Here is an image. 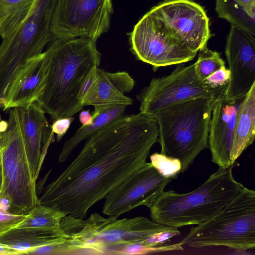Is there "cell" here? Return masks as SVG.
<instances>
[{
	"label": "cell",
	"instance_id": "16",
	"mask_svg": "<svg viewBox=\"0 0 255 255\" xmlns=\"http://www.w3.org/2000/svg\"><path fill=\"white\" fill-rule=\"evenodd\" d=\"M224 91L218 97L212 111L208 144L212 161L219 167L228 168L233 166L231 161V152L236 115L239 104L238 101L227 100Z\"/></svg>",
	"mask_w": 255,
	"mask_h": 255
},
{
	"label": "cell",
	"instance_id": "25",
	"mask_svg": "<svg viewBox=\"0 0 255 255\" xmlns=\"http://www.w3.org/2000/svg\"><path fill=\"white\" fill-rule=\"evenodd\" d=\"M150 160L154 168L164 177L174 179L181 172V163L177 158L156 152L150 156Z\"/></svg>",
	"mask_w": 255,
	"mask_h": 255
},
{
	"label": "cell",
	"instance_id": "10",
	"mask_svg": "<svg viewBox=\"0 0 255 255\" xmlns=\"http://www.w3.org/2000/svg\"><path fill=\"white\" fill-rule=\"evenodd\" d=\"M112 0H58L51 26L54 40L87 38L96 42L110 27Z\"/></svg>",
	"mask_w": 255,
	"mask_h": 255
},
{
	"label": "cell",
	"instance_id": "15",
	"mask_svg": "<svg viewBox=\"0 0 255 255\" xmlns=\"http://www.w3.org/2000/svg\"><path fill=\"white\" fill-rule=\"evenodd\" d=\"M47 67L45 51L28 59L9 84L2 110L23 107L36 102L44 88Z\"/></svg>",
	"mask_w": 255,
	"mask_h": 255
},
{
	"label": "cell",
	"instance_id": "26",
	"mask_svg": "<svg viewBox=\"0 0 255 255\" xmlns=\"http://www.w3.org/2000/svg\"><path fill=\"white\" fill-rule=\"evenodd\" d=\"M25 255H71L68 238L63 242L42 246L28 251Z\"/></svg>",
	"mask_w": 255,
	"mask_h": 255
},
{
	"label": "cell",
	"instance_id": "12",
	"mask_svg": "<svg viewBox=\"0 0 255 255\" xmlns=\"http://www.w3.org/2000/svg\"><path fill=\"white\" fill-rule=\"evenodd\" d=\"M225 52L230 78L224 94L227 100L238 101L255 84V35L231 25Z\"/></svg>",
	"mask_w": 255,
	"mask_h": 255
},
{
	"label": "cell",
	"instance_id": "19",
	"mask_svg": "<svg viewBox=\"0 0 255 255\" xmlns=\"http://www.w3.org/2000/svg\"><path fill=\"white\" fill-rule=\"evenodd\" d=\"M66 239L36 229L15 228L1 236L0 243L25 255L29 250L58 243Z\"/></svg>",
	"mask_w": 255,
	"mask_h": 255
},
{
	"label": "cell",
	"instance_id": "2",
	"mask_svg": "<svg viewBox=\"0 0 255 255\" xmlns=\"http://www.w3.org/2000/svg\"><path fill=\"white\" fill-rule=\"evenodd\" d=\"M45 52V86L36 103L53 121L72 117L84 107L80 88L91 69L100 65L101 54L95 41L82 37L54 40Z\"/></svg>",
	"mask_w": 255,
	"mask_h": 255
},
{
	"label": "cell",
	"instance_id": "18",
	"mask_svg": "<svg viewBox=\"0 0 255 255\" xmlns=\"http://www.w3.org/2000/svg\"><path fill=\"white\" fill-rule=\"evenodd\" d=\"M255 136V84L240 103L236 115L231 152L233 165L254 142Z\"/></svg>",
	"mask_w": 255,
	"mask_h": 255
},
{
	"label": "cell",
	"instance_id": "1",
	"mask_svg": "<svg viewBox=\"0 0 255 255\" xmlns=\"http://www.w3.org/2000/svg\"><path fill=\"white\" fill-rule=\"evenodd\" d=\"M158 133L155 119L140 112L113 120L87 139L44 187L39 203L84 219L94 205L146 162Z\"/></svg>",
	"mask_w": 255,
	"mask_h": 255
},
{
	"label": "cell",
	"instance_id": "27",
	"mask_svg": "<svg viewBox=\"0 0 255 255\" xmlns=\"http://www.w3.org/2000/svg\"><path fill=\"white\" fill-rule=\"evenodd\" d=\"M180 234L178 228L174 227L170 230L159 232L149 236L143 241V244L152 246L164 245L169 242L171 238Z\"/></svg>",
	"mask_w": 255,
	"mask_h": 255
},
{
	"label": "cell",
	"instance_id": "33",
	"mask_svg": "<svg viewBox=\"0 0 255 255\" xmlns=\"http://www.w3.org/2000/svg\"><path fill=\"white\" fill-rule=\"evenodd\" d=\"M79 119L83 126L90 125L93 121L92 115L89 110H82L79 114Z\"/></svg>",
	"mask_w": 255,
	"mask_h": 255
},
{
	"label": "cell",
	"instance_id": "6",
	"mask_svg": "<svg viewBox=\"0 0 255 255\" xmlns=\"http://www.w3.org/2000/svg\"><path fill=\"white\" fill-rule=\"evenodd\" d=\"M134 27L189 54L207 48L211 36L205 10L193 0H164L152 7Z\"/></svg>",
	"mask_w": 255,
	"mask_h": 255
},
{
	"label": "cell",
	"instance_id": "21",
	"mask_svg": "<svg viewBox=\"0 0 255 255\" xmlns=\"http://www.w3.org/2000/svg\"><path fill=\"white\" fill-rule=\"evenodd\" d=\"M66 215L65 213L55 206L38 203L13 229H36L65 237L61 228V222Z\"/></svg>",
	"mask_w": 255,
	"mask_h": 255
},
{
	"label": "cell",
	"instance_id": "9",
	"mask_svg": "<svg viewBox=\"0 0 255 255\" xmlns=\"http://www.w3.org/2000/svg\"><path fill=\"white\" fill-rule=\"evenodd\" d=\"M226 87H211L197 76L194 63H181L169 75L152 78L136 97L140 113L152 117L161 110L186 101L220 95Z\"/></svg>",
	"mask_w": 255,
	"mask_h": 255
},
{
	"label": "cell",
	"instance_id": "5",
	"mask_svg": "<svg viewBox=\"0 0 255 255\" xmlns=\"http://www.w3.org/2000/svg\"><path fill=\"white\" fill-rule=\"evenodd\" d=\"M220 95L186 101L161 110L152 117L158 126L160 153L179 160L181 173L208 146L212 111Z\"/></svg>",
	"mask_w": 255,
	"mask_h": 255
},
{
	"label": "cell",
	"instance_id": "30",
	"mask_svg": "<svg viewBox=\"0 0 255 255\" xmlns=\"http://www.w3.org/2000/svg\"><path fill=\"white\" fill-rule=\"evenodd\" d=\"M74 120L72 117L61 118L54 120L51 125L52 131L56 135V141L59 142L67 132Z\"/></svg>",
	"mask_w": 255,
	"mask_h": 255
},
{
	"label": "cell",
	"instance_id": "24",
	"mask_svg": "<svg viewBox=\"0 0 255 255\" xmlns=\"http://www.w3.org/2000/svg\"><path fill=\"white\" fill-rule=\"evenodd\" d=\"M194 64L195 72L199 79L205 81L208 77L222 67L225 62L219 53L207 48L200 50Z\"/></svg>",
	"mask_w": 255,
	"mask_h": 255
},
{
	"label": "cell",
	"instance_id": "23",
	"mask_svg": "<svg viewBox=\"0 0 255 255\" xmlns=\"http://www.w3.org/2000/svg\"><path fill=\"white\" fill-rule=\"evenodd\" d=\"M219 17L255 36V18L250 16L234 0H216Z\"/></svg>",
	"mask_w": 255,
	"mask_h": 255
},
{
	"label": "cell",
	"instance_id": "34",
	"mask_svg": "<svg viewBox=\"0 0 255 255\" xmlns=\"http://www.w3.org/2000/svg\"><path fill=\"white\" fill-rule=\"evenodd\" d=\"M18 251L0 243V255H21Z\"/></svg>",
	"mask_w": 255,
	"mask_h": 255
},
{
	"label": "cell",
	"instance_id": "11",
	"mask_svg": "<svg viewBox=\"0 0 255 255\" xmlns=\"http://www.w3.org/2000/svg\"><path fill=\"white\" fill-rule=\"evenodd\" d=\"M172 180L146 162L105 198L102 212L118 217L140 206L149 208Z\"/></svg>",
	"mask_w": 255,
	"mask_h": 255
},
{
	"label": "cell",
	"instance_id": "3",
	"mask_svg": "<svg viewBox=\"0 0 255 255\" xmlns=\"http://www.w3.org/2000/svg\"><path fill=\"white\" fill-rule=\"evenodd\" d=\"M61 228L69 239L71 255H123L128 246L143 244L149 236L174 227L142 216L118 219L95 213L86 220L67 215Z\"/></svg>",
	"mask_w": 255,
	"mask_h": 255
},
{
	"label": "cell",
	"instance_id": "35",
	"mask_svg": "<svg viewBox=\"0 0 255 255\" xmlns=\"http://www.w3.org/2000/svg\"><path fill=\"white\" fill-rule=\"evenodd\" d=\"M6 126V121H3L0 116V131L3 130Z\"/></svg>",
	"mask_w": 255,
	"mask_h": 255
},
{
	"label": "cell",
	"instance_id": "31",
	"mask_svg": "<svg viewBox=\"0 0 255 255\" xmlns=\"http://www.w3.org/2000/svg\"><path fill=\"white\" fill-rule=\"evenodd\" d=\"M98 67V66L93 67L84 80L79 92V100L80 102L93 83L96 76V71Z\"/></svg>",
	"mask_w": 255,
	"mask_h": 255
},
{
	"label": "cell",
	"instance_id": "28",
	"mask_svg": "<svg viewBox=\"0 0 255 255\" xmlns=\"http://www.w3.org/2000/svg\"><path fill=\"white\" fill-rule=\"evenodd\" d=\"M25 216L0 210V237L13 229Z\"/></svg>",
	"mask_w": 255,
	"mask_h": 255
},
{
	"label": "cell",
	"instance_id": "36",
	"mask_svg": "<svg viewBox=\"0 0 255 255\" xmlns=\"http://www.w3.org/2000/svg\"><path fill=\"white\" fill-rule=\"evenodd\" d=\"M1 184V155L0 153V187Z\"/></svg>",
	"mask_w": 255,
	"mask_h": 255
},
{
	"label": "cell",
	"instance_id": "4",
	"mask_svg": "<svg viewBox=\"0 0 255 255\" xmlns=\"http://www.w3.org/2000/svg\"><path fill=\"white\" fill-rule=\"evenodd\" d=\"M232 170L233 166L219 167L201 185L188 193L164 191L149 208L152 220L177 228L206 221L222 210L243 187L234 178Z\"/></svg>",
	"mask_w": 255,
	"mask_h": 255
},
{
	"label": "cell",
	"instance_id": "20",
	"mask_svg": "<svg viewBox=\"0 0 255 255\" xmlns=\"http://www.w3.org/2000/svg\"><path fill=\"white\" fill-rule=\"evenodd\" d=\"M101 108V112L93 119L90 125L82 126L75 134L64 143L58 156L59 163L66 161L74 149L82 141L89 138L113 120L122 116L126 107L113 106Z\"/></svg>",
	"mask_w": 255,
	"mask_h": 255
},
{
	"label": "cell",
	"instance_id": "8",
	"mask_svg": "<svg viewBox=\"0 0 255 255\" xmlns=\"http://www.w3.org/2000/svg\"><path fill=\"white\" fill-rule=\"evenodd\" d=\"M0 199L9 201V212L26 215L39 202L36 180L27 157L17 108L9 111L6 127L0 131Z\"/></svg>",
	"mask_w": 255,
	"mask_h": 255
},
{
	"label": "cell",
	"instance_id": "17",
	"mask_svg": "<svg viewBox=\"0 0 255 255\" xmlns=\"http://www.w3.org/2000/svg\"><path fill=\"white\" fill-rule=\"evenodd\" d=\"M134 84L133 79L127 72H108L98 67L95 79L81 103L83 107L94 108L127 107L132 105L133 101L125 94L130 92Z\"/></svg>",
	"mask_w": 255,
	"mask_h": 255
},
{
	"label": "cell",
	"instance_id": "22",
	"mask_svg": "<svg viewBox=\"0 0 255 255\" xmlns=\"http://www.w3.org/2000/svg\"><path fill=\"white\" fill-rule=\"evenodd\" d=\"M34 0H0V36L2 40L14 34L21 27Z\"/></svg>",
	"mask_w": 255,
	"mask_h": 255
},
{
	"label": "cell",
	"instance_id": "29",
	"mask_svg": "<svg viewBox=\"0 0 255 255\" xmlns=\"http://www.w3.org/2000/svg\"><path fill=\"white\" fill-rule=\"evenodd\" d=\"M230 78V71L226 66L216 71L206 80L205 82L214 88L226 86Z\"/></svg>",
	"mask_w": 255,
	"mask_h": 255
},
{
	"label": "cell",
	"instance_id": "13",
	"mask_svg": "<svg viewBox=\"0 0 255 255\" xmlns=\"http://www.w3.org/2000/svg\"><path fill=\"white\" fill-rule=\"evenodd\" d=\"M57 1L58 0H34L19 29L9 38L2 40L1 44L33 56L42 53L46 45L54 40L51 26Z\"/></svg>",
	"mask_w": 255,
	"mask_h": 255
},
{
	"label": "cell",
	"instance_id": "32",
	"mask_svg": "<svg viewBox=\"0 0 255 255\" xmlns=\"http://www.w3.org/2000/svg\"><path fill=\"white\" fill-rule=\"evenodd\" d=\"M251 17L255 18V0H234Z\"/></svg>",
	"mask_w": 255,
	"mask_h": 255
},
{
	"label": "cell",
	"instance_id": "7",
	"mask_svg": "<svg viewBox=\"0 0 255 255\" xmlns=\"http://www.w3.org/2000/svg\"><path fill=\"white\" fill-rule=\"evenodd\" d=\"M193 248L225 247L239 251L255 248V191L244 185L217 214L192 227L180 242Z\"/></svg>",
	"mask_w": 255,
	"mask_h": 255
},
{
	"label": "cell",
	"instance_id": "14",
	"mask_svg": "<svg viewBox=\"0 0 255 255\" xmlns=\"http://www.w3.org/2000/svg\"><path fill=\"white\" fill-rule=\"evenodd\" d=\"M27 157L36 180L50 144L54 141L45 112L36 102L18 107Z\"/></svg>",
	"mask_w": 255,
	"mask_h": 255
}]
</instances>
